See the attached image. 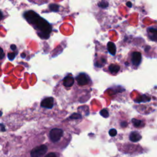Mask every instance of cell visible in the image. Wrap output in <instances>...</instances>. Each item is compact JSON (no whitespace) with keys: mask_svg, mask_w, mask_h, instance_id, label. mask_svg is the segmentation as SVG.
<instances>
[{"mask_svg":"<svg viewBox=\"0 0 157 157\" xmlns=\"http://www.w3.org/2000/svg\"><path fill=\"white\" fill-rule=\"evenodd\" d=\"M25 17L29 23L32 25H35L34 27L40 31L38 33L40 37L41 35H43L42 38L44 39H47L49 37L50 33L52 31V27L47 21L39 17L33 11H28L26 13Z\"/></svg>","mask_w":157,"mask_h":157,"instance_id":"obj_1","label":"cell"},{"mask_svg":"<svg viewBox=\"0 0 157 157\" xmlns=\"http://www.w3.org/2000/svg\"><path fill=\"white\" fill-rule=\"evenodd\" d=\"M48 148L46 145H41L33 149L30 153L31 157H42L47 152Z\"/></svg>","mask_w":157,"mask_h":157,"instance_id":"obj_2","label":"cell"},{"mask_svg":"<svg viewBox=\"0 0 157 157\" xmlns=\"http://www.w3.org/2000/svg\"><path fill=\"white\" fill-rule=\"evenodd\" d=\"M63 135V131L59 128H53L49 133V138L53 142H59Z\"/></svg>","mask_w":157,"mask_h":157,"instance_id":"obj_3","label":"cell"},{"mask_svg":"<svg viewBox=\"0 0 157 157\" xmlns=\"http://www.w3.org/2000/svg\"><path fill=\"white\" fill-rule=\"evenodd\" d=\"M76 81L78 85L84 86L90 82V77L85 73H80L76 77Z\"/></svg>","mask_w":157,"mask_h":157,"instance_id":"obj_4","label":"cell"},{"mask_svg":"<svg viewBox=\"0 0 157 157\" xmlns=\"http://www.w3.org/2000/svg\"><path fill=\"white\" fill-rule=\"evenodd\" d=\"M132 64L135 66H138L141 61H142V55L139 52H134L131 54V58Z\"/></svg>","mask_w":157,"mask_h":157,"instance_id":"obj_5","label":"cell"},{"mask_svg":"<svg viewBox=\"0 0 157 157\" xmlns=\"http://www.w3.org/2000/svg\"><path fill=\"white\" fill-rule=\"evenodd\" d=\"M54 104V99L52 97H48L44 99L41 103V106L42 107L47 109H52Z\"/></svg>","mask_w":157,"mask_h":157,"instance_id":"obj_6","label":"cell"},{"mask_svg":"<svg viewBox=\"0 0 157 157\" xmlns=\"http://www.w3.org/2000/svg\"><path fill=\"white\" fill-rule=\"evenodd\" d=\"M74 83V77L71 76H66L63 81V84L65 87H71Z\"/></svg>","mask_w":157,"mask_h":157,"instance_id":"obj_7","label":"cell"},{"mask_svg":"<svg viewBox=\"0 0 157 157\" xmlns=\"http://www.w3.org/2000/svg\"><path fill=\"white\" fill-rule=\"evenodd\" d=\"M142 138L141 134L137 131H133L130 134V140L133 142L139 141Z\"/></svg>","mask_w":157,"mask_h":157,"instance_id":"obj_8","label":"cell"},{"mask_svg":"<svg viewBox=\"0 0 157 157\" xmlns=\"http://www.w3.org/2000/svg\"><path fill=\"white\" fill-rule=\"evenodd\" d=\"M107 46L108 52L110 53V54L113 56L115 55L116 53V47L115 44L113 43V42H109L107 43Z\"/></svg>","mask_w":157,"mask_h":157,"instance_id":"obj_9","label":"cell"},{"mask_svg":"<svg viewBox=\"0 0 157 157\" xmlns=\"http://www.w3.org/2000/svg\"><path fill=\"white\" fill-rule=\"evenodd\" d=\"M120 69V67L117 64H110L109 66V70L110 72L113 74H116L117 73Z\"/></svg>","mask_w":157,"mask_h":157,"instance_id":"obj_10","label":"cell"},{"mask_svg":"<svg viewBox=\"0 0 157 157\" xmlns=\"http://www.w3.org/2000/svg\"><path fill=\"white\" fill-rule=\"evenodd\" d=\"M132 123H133L134 127L138 128V127H140L142 126V121H141L140 120H137L135 118H133V119H132Z\"/></svg>","mask_w":157,"mask_h":157,"instance_id":"obj_11","label":"cell"},{"mask_svg":"<svg viewBox=\"0 0 157 157\" xmlns=\"http://www.w3.org/2000/svg\"><path fill=\"white\" fill-rule=\"evenodd\" d=\"M100 114H101V116H103L104 118H107L109 117V113L106 109H102L100 111Z\"/></svg>","mask_w":157,"mask_h":157,"instance_id":"obj_12","label":"cell"},{"mask_svg":"<svg viewBox=\"0 0 157 157\" xmlns=\"http://www.w3.org/2000/svg\"><path fill=\"white\" fill-rule=\"evenodd\" d=\"M49 9L52 11H54V12H57L59 10V6L57 4H50L49 6Z\"/></svg>","mask_w":157,"mask_h":157,"instance_id":"obj_13","label":"cell"},{"mask_svg":"<svg viewBox=\"0 0 157 157\" xmlns=\"http://www.w3.org/2000/svg\"><path fill=\"white\" fill-rule=\"evenodd\" d=\"M108 6H109V3L107 1H104V0L98 3V6L101 8H106Z\"/></svg>","mask_w":157,"mask_h":157,"instance_id":"obj_14","label":"cell"},{"mask_svg":"<svg viewBox=\"0 0 157 157\" xmlns=\"http://www.w3.org/2000/svg\"><path fill=\"white\" fill-rule=\"evenodd\" d=\"M109 135L112 137H114L117 135V131L116 129H110L109 131Z\"/></svg>","mask_w":157,"mask_h":157,"instance_id":"obj_15","label":"cell"},{"mask_svg":"<svg viewBox=\"0 0 157 157\" xmlns=\"http://www.w3.org/2000/svg\"><path fill=\"white\" fill-rule=\"evenodd\" d=\"M44 157H59V156L54 152H50L46 155Z\"/></svg>","mask_w":157,"mask_h":157,"instance_id":"obj_16","label":"cell"},{"mask_svg":"<svg viewBox=\"0 0 157 157\" xmlns=\"http://www.w3.org/2000/svg\"><path fill=\"white\" fill-rule=\"evenodd\" d=\"M16 57V55L14 53H9L8 54V58L10 60H13Z\"/></svg>","mask_w":157,"mask_h":157,"instance_id":"obj_17","label":"cell"},{"mask_svg":"<svg viewBox=\"0 0 157 157\" xmlns=\"http://www.w3.org/2000/svg\"><path fill=\"white\" fill-rule=\"evenodd\" d=\"M149 31H150V33H152V34L153 35H156V33H157V30L156 28H149Z\"/></svg>","mask_w":157,"mask_h":157,"instance_id":"obj_18","label":"cell"},{"mask_svg":"<svg viewBox=\"0 0 157 157\" xmlns=\"http://www.w3.org/2000/svg\"><path fill=\"white\" fill-rule=\"evenodd\" d=\"M70 118H81V115L78 114H74L70 117Z\"/></svg>","mask_w":157,"mask_h":157,"instance_id":"obj_19","label":"cell"},{"mask_svg":"<svg viewBox=\"0 0 157 157\" xmlns=\"http://www.w3.org/2000/svg\"><path fill=\"white\" fill-rule=\"evenodd\" d=\"M4 52H3V50L0 47V60H1L4 58Z\"/></svg>","mask_w":157,"mask_h":157,"instance_id":"obj_20","label":"cell"},{"mask_svg":"<svg viewBox=\"0 0 157 157\" xmlns=\"http://www.w3.org/2000/svg\"><path fill=\"white\" fill-rule=\"evenodd\" d=\"M16 45H14V44H13V45H11V46H10V49H12L13 50H16Z\"/></svg>","mask_w":157,"mask_h":157,"instance_id":"obj_21","label":"cell"},{"mask_svg":"<svg viewBox=\"0 0 157 157\" xmlns=\"http://www.w3.org/2000/svg\"><path fill=\"white\" fill-rule=\"evenodd\" d=\"M127 6H128L129 7H132V4H131V3L130 2V1H128V2L127 3Z\"/></svg>","mask_w":157,"mask_h":157,"instance_id":"obj_22","label":"cell"},{"mask_svg":"<svg viewBox=\"0 0 157 157\" xmlns=\"http://www.w3.org/2000/svg\"><path fill=\"white\" fill-rule=\"evenodd\" d=\"M3 18V14L1 13V11H0V20Z\"/></svg>","mask_w":157,"mask_h":157,"instance_id":"obj_23","label":"cell"},{"mask_svg":"<svg viewBox=\"0 0 157 157\" xmlns=\"http://www.w3.org/2000/svg\"><path fill=\"white\" fill-rule=\"evenodd\" d=\"M21 57L22 58H25V53H22V54L21 55Z\"/></svg>","mask_w":157,"mask_h":157,"instance_id":"obj_24","label":"cell"},{"mask_svg":"<svg viewBox=\"0 0 157 157\" xmlns=\"http://www.w3.org/2000/svg\"><path fill=\"white\" fill-rule=\"evenodd\" d=\"M2 114H3L2 112H1V111H0V116H2Z\"/></svg>","mask_w":157,"mask_h":157,"instance_id":"obj_25","label":"cell"}]
</instances>
